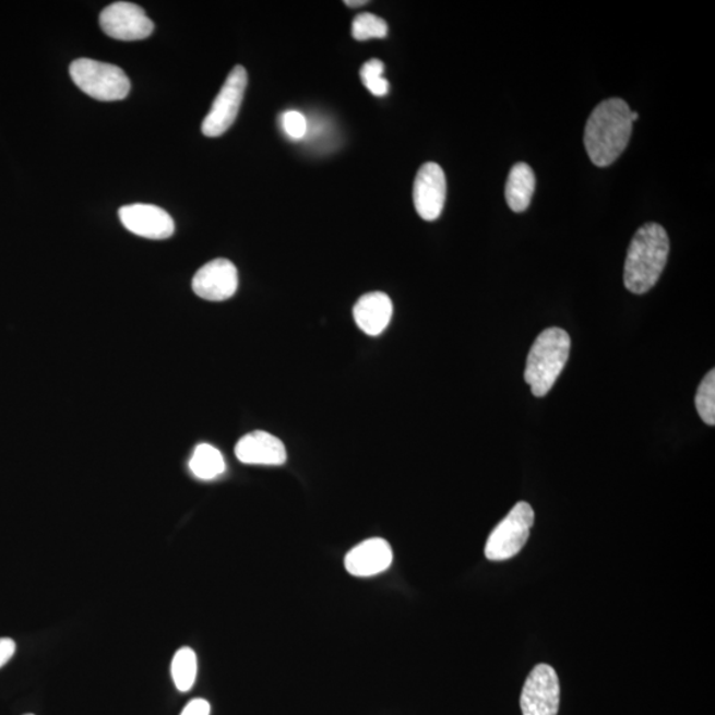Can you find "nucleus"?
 I'll return each mask as SVG.
<instances>
[{
  "mask_svg": "<svg viewBox=\"0 0 715 715\" xmlns=\"http://www.w3.org/2000/svg\"><path fill=\"white\" fill-rule=\"evenodd\" d=\"M534 524V510L527 502L515 503L510 513L494 527L485 546L489 561L502 562L524 549Z\"/></svg>",
  "mask_w": 715,
  "mask_h": 715,
  "instance_id": "5",
  "label": "nucleus"
},
{
  "mask_svg": "<svg viewBox=\"0 0 715 715\" xmlns=\"http://www.w3.org/2000/svg\"><path fill=\"white\" fill-rule=\"evenodd\" d=\"M211 706L206 700L196 699L189 702L180 715H210Z\"/></svg>",
  "mask_w": 715,
  "mask_h": 715,
  "instance_id": "23",
  "label": "nucleus"
},
{
  "mask_svg": "<svg viewBox=\"0 0 715 715\" xmlns=\"http://www.w3.org/2000/svg\"><path fill=\"white\" fill-rule=\"evenodd\" d=\"M279 122H282L283 130L286 135L291 140H302L308 132V121L301 111L298 110H286L285 114L279 117Z\"/></svg>",
  "mask_w": 715,
  "mask_h": 715,
  "instance_id": "21",
  "label": "nucleus"
},
{
  "mask_svg": "<svg viewBox=\"0 0 715 715\" xmlns=\"http://www.w3.org/2000/svg\"><path fill=\"white\" fill-rule=\"evenodd\" d=\"M198 675V658L195 652L188 646L180 648L171 663L172 681L179 692H189L194 687Z\"/></svg>",
  "mask_w": 715,
  "mask_h": 715,
  "instance_id": "17",
  "label": "nucleus"
},
{
  "mask_svg": "<svg viewBox=\"0 0 715 715\" xmlns=\"http://www.w3.org/2000/svg\"><path fill=\"white\" fill-rule=\"evenodd\" d=\"M16 652V644L14 640L10 637L0 639V668H3L12 657H14Z\"/></svg>",
  "mask_w": 715,
  "mask_h": 715,
  "instance_id": "22",
  "label": "nucleus"
},
{
  "mask_svg": "<svg viewBox=\"0 0 715 715\" xmlns=\"http://www.w3.org/2000/svg\"><path fill=\"white\" fill-rule=\"evenodd\" d=\"M561 702V687L555 668L539 664L528 675L521 694L524 715H557Z\"/></svg>",
  "mask_w": 715,
  "mask_h": 715,
  "instance_id": "7",
  "label": "nucleus"
},
{
  "mask_svg": "<svg viewBox=\"0 0 715 715\" xmlns=\"http://www.w3.org/2000/svg\"><path fill=\"white\" fill-rule=\"evenodd\" d=\"M73 83L98 102H120L130 92V80L120 67L92 59L74 60L70 68Z\"/></svg>",
  "mask_w": 715,
  "mask_h": 715,
  "instance_id": "4",
  "label": "nucleus"
},
{
  "mask_svg": "<svg viewBox=\"0 0 715 715\" xmlns=\"http://www.w3.org/2000/svg\"><path fill=\"white\" fill-rule=\"evenodd\" d=\"M351 34L358 41L383 39L389 35V26L382 17L374 14H359L354 19Z\"/></svg>",
  "mask_w": 715,
  "mask_h": 715,
  "instance_id": "19",
  "label": "nucleus"
},
{
  "mask_svg": "<svg viewBox=\"0 0 715 715\" xmlns=\"http://www.w3.org/2000/svg\"><path fill=\"white\" fill-rule=\"evenodd\" d=\"M238 286V270L227 259L210 261L192 278V290L207 301H226L236 294Z\"/></svg>",
  "mask_w": 715,
  "mask_h": 715,
  "instance_id": "10",
  "label": "nucleus"
},
{
  "mask_svg": "<svg viewBox=\"0 0 715 715\" xmlns=\"http://www.w3.org/2000/svg\"><path fill=\"white\" fill-rule=\"evenodd\" d=\"M99 26L105 34L123 41L143 40L151 36L154 23L139 4L116 2L99 15Z\"/></svg>",
  "mask_w": 715,
  "mask_h": 715,
  "instance_id": "8",
  "label": "nucleus"
},
{
  "mask_svg": "<svg viewBox=\"0 0 715 715\" xmlns=\"http://www.w3.org/2000/svg\"><path fill=\"white\" fill-rule=\"evenodd\" d=\"M695 408L707 426L715 425V370L707 372L695 395Z\"/></svg>",
  "mask_w": 715,
  "mask_h": 715,
  "instance_id": "18",
  "label": "nucleus"
},
{
  "mask_svg": "<svg viewBox=\"0 0 715 715\" xmlns=\"http://www.w3.org/2000/svg\"><path fill=\"white\" fill-rule=\"evenodd\" d=\"M235 455L242 464L279 466L286 462V448L273 434L254 431L238 441Z\"/></svg>",
  "mask_w": 715,
  "mask_h": 715,
  "instance_id": "13",
  "label": "nucleus"
},
{
  "mask_svg": "<svg viewBox=\"0 0 715 715\" xmlns=\"http://www.w3.org/2000/svg\"><path fill=\"white\" fill-rule=\"evenodd\" d=\"M393 549L383 538H370L354 547L345 558V568L354 576L381 574L393 563Z\"/></svg>",
  "mask_w": 715,
  "mask_h": 715,
  "instance_id": "12",
  "label": "nucleus"
},
{
  "mask_svg": "<svg viewBox=\"0 0 715 715\" xmlns=\"http://www.w3.org/2000/svg\"><path fill=\"white\" fill-rule=\"evenodd\" d=\"M570 349V335L561 327L546 329L538 335L525 369V381L534 396L544 397L550 393L568 364Z\"/></svg>",
  "mask_w": 715,
  "mask_h": 715,
  "instance_id": "3",
  "label": "nucleus"
},
{
  "mask_svg": "<svg viewBox=\"0 0 715 715\" xmlns=\"http://www.w3.org/2000/svg\"><path fill=\"white\" fill-rule=\"evenodd\" d=\"M384 65L381 60L372 59L367 61L360 68V79L367 90L377 97H383L388 95L390 91L389 81L383 78Z\"/></svg>",
  "mask_w": 715,
  "mask_h": 715,
  "instance_id": "20",
  "label": "nucleus"
},
{
  "mask_svg": "<svg viewBox=\"0 0 715 715\" xmlns=\"http://www.w3.org/2000/svg\"><path fill=\"white\" fill-rule=\"evenodd\" d=\"M393 301L383 291H371L359 298L353 315L357 326L367 335L382 334L393 319Z\"/></svg>",
  "mask_w": 715,
  "mask_h": 715,
  "instance_id": "14",
  "label": "nucleus"
},
{
  "mask_svg": "<svg viewBox=\"0 0 715 715\" xmlns=\"http://www.w3.org/2000/svg\"><path fill=\"white\" fill-rule=\"evenodd\" d=\"M345 4L349 5V8H360V5L367 4V0H358V2L349 0V2H345Z\"/></svg>",
  "mask_w": 715,
  "mask_h": 715,
  "instance_id": "24",
  "label": "nucleus"
},
{
  "mask_svg": "<svg viewBox=\"0 0 715 715\" xmlns=\"http://www.w3.org/2000/svg\"><path fill=\"white\" fill-rule=\"evenodd\" d=\"M631 108L624 99L608 98L591 114L584 146L594 165H612L625 151L632 134Z\"/></svg>",
  "mask_w": 715,
  "mask_h": 715,
  "instance_id": "1",
  "label": "nucleus"
},
{
  "mask_svg": "<svg viewBox=\"0 0 715 715\" xmlns=\"http://www.w3.org/2000/svg\"><path fill=\"white\" fill-rule=\"evenodd\" d=\"M190 469L201 480H214L226 470V463L219 450L210 444L195 448L190 460Z\"/></svg>",
  "mask_w": 715,
  "mask_h": 715,
  "instance_id": "16",
  "label": "nucleus"
},
{
  "mask_svg": "<svg viewBox=\"0 0 715 715\" xmlns=\"http://www.w3.org/2000/svg\"><path fill=\"white\" fill-rule=\"evenodd\" d=\"M446 198V179L443 169L434 162L420 167L414 182V204L422 221L433 222L443 213Z\"/></svg>",
  "mask_w": 715,
  "mask_h": 715,
  "instance_id": "9",
  "label": "nucleus"
},
{
  "mask_svg": "<svg viewBox=\"0 0 715 715\" xmlns=\"http://www.w3.org/2000/svg\"><path fill=\"white\" fill-rule=\"evenodd\" d=\"M631 120H632V122H635V121L639 120V115L636 114V111H631Z\"/></svg>",
  "mask_w": 715,
  "mask_h": 715,
  "instance_id": "25",
  "label": "nucleus"
},
{
  "mask_svg": "<svg viewBox=\"0 0 715 715\" xmlns=\"http://www.w3.org/2000/svg\"><path fill=\"white\" fill-rule=\"evenodd\" d=\"M26 715H34V714H26Z\"/></svg>",
  "mask_w": 715,
  "mask_h": 715,
  "instance_id": "26",
  "label": "nucleus"
},
{
  "mask_svg": "<svg viewBox=\"0 0 715 715\" xmlns=\"http://www.w3.org/2000/svg\"><path fill=\"white\" fill-rule=\"evenodd\" d=\"M118 215L128 231L141 238L164 240L176 231V224L169 213L153 204H130L120 208Z\"/></svg>",
  "mask_w": 715,
  "mask_h": 715,
  "instance_id": "11",
  "label": "nucleus"
},
{
  "mask_svg": "<svg viewBox=\"0 0 715 715\" xmlns=\"http://www.w3.org/2000/svg\"><path fill=\"white\" fill-rule=\"evenodd\" d=\"M669 238L657 223L644 224L633 236L624 264V285L631 294L644 295L656 285L667 265Z\"/></svg>",
  "mask_w": 715,
  "mask_h": 715,
  "instance_id": "2",
  "label": "nucleus"
},
{
  "mask_svg": "<svg viewBox=\"0 0 715 715\" xmlns=\"http://www.w3.org/2000/svg\"><path fill=\"white\" fill-rule=\"evenodd\" d=\"M536 190V174L531 166L520 162L509 172L505 188L507 203L514 213H524L531 206Z\"/></svg>",
  "mask_w": 715,
  "mask_h": 715,
  "instance_id": "15",
  "label": "nucleus"
},
{
  "mask_svg": "<svg viewBox=\"0 0 715 715\" xmlns=\"http://www.w3.org/2000/svg\"><path fill=\"white\" fill-rule=\"evenodd\" d=\"M248 84V74L245 67H235L228 74L226 83L216 96L213 107L202 123V133L211 139L221 136L234 126L239 115L242 98Z\"/></svg>",
  "mask_w": 715,
  "mask_h": 715,
  "instance_id": "6",
  "label": "nucleus"
}]
</instances>
